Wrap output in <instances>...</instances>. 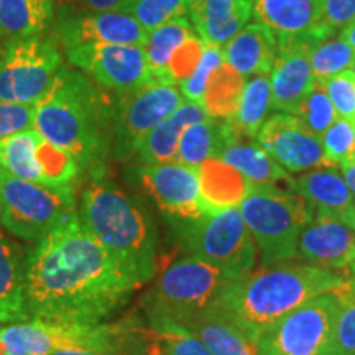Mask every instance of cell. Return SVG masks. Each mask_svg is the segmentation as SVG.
Returning <instances> with one entry per match:
<instances>
[{"mask_svg":"<svg viewBox=\"0 0 355 355\" xmlns=\"http://www.w3.org/2000/svg\"><path fill=\"white\" fill-rule=\"evenodd\" d=\"M68 61L97 86L115 94L133 91L150 81L144 46L135 44H81L69 48Z\"/></svg>","mask_w":355,"mask_h":355,"instance_id":"cell-12","label":"cell"},{"mask_svg":"<svg viewBox=\"0 0 355 355\" xmlns=\"http://www.w3.org/2000/svg\"><path fill=\"white\" fill-rule=\"evenodd\" d=\"M224 61L243 78L270 74L278 56L277 37L268 26L254 21L247 24L222 48Z\"/></svg>","mask_w":355,"mask_h":355,"instance_id":"cell-22","label":"cell"},{"mask_svg":"<svg viewBox=\"0 0 355 355\" xmlns=\"http://www.w3.org/2000/svg\"><path fill=\"white\" fill-rule=\"evenodd\" d=\"M201 198L209 211L241 206L254 186L241 171L212 157L198 168Z\"/></svg>","mask_w":355,"mask_h":355,"instance_id":"cell-26","label":"cell"},{"mask_svg":"<svg viewBox=\"0 0 355 355\" xmlns=\"http://www.w3.org/2000/svg\"><path fill=\"white\" fill-rule=\"evenodd\" d=\"M336 293L339 296V309L331 349L355 355V295L349 290V283L337 288Z\"/></svg>","mask_w":355,"mask_h":355,"instance_id":"cell-40","label":"cell"},{"mask_svg":"<svg viewBox=\"0 0 355 355\" xmlns=\"http://www.w3.org/2000/svg\"><path fill=\"white\" fill-rule=\"evenodd\" d=\"M63 68L55 37H33L7 44L0 58V101L37 105Z\"/></svg>","mask_w":355,"mask_h":355,"instance_id":"cell-9","label":"cell"},{"mask_svg":"<svg viewBox=\"0 0 355 355\" xmlns=\"http://www.w3.org/2000/svg\"><path fill=\"white\" fill-rule=\"evenodd\" d=\"M250 2H252V3H254V0H250Z\"/></svg>","mask_w":355,"mask_h":355,"instance_id":"cell-54","label":"cell"},{"mask_svg":"<svg viewBox=\"0 0 355 355\" xmlns=\"http://www.w3.org/2000/svg\"><path fill=\"white\" fill-rule=\"evenodd\" d=\"M37 105L0 101V140L15 133L33 130Z\"/></svg>","mask_w":355,"mask_h":355,"instance_id":"cell-44","label":"cell"},{"mask_svg":"<svg viewBox=\"0 0 355 355\" xmlns=\"http://www.w3.org/2000/svg\"><path fill=\"white\" fill-rule=\"evenodd\" d=\"M245 83V78L237 69L222 61L211 74L206 92L202 96L201 105L206 114L216 121L232 119L241 104Z\"/></svg>","mask_w":355,"mask_h":355,"instance_id":"cell-31","label":"cell"},{"mask_svg":"<svg viewBox=\"0 0 355 355\" xmlns=\"http://www.w3.org/2000/svg\"><path fill=\"white\" fill-rule=\"evenodd\" d=\"M50 355H109L101 352H89V350H78V349H56Z\"/></svg>","mask_w":355,"mask_h":355,"instance_id":"cell-48","label":"cell"},{"mask_svg":"<svg viewBox=\"0 0 355 355\" xmlns=\"http://www.w3.org/2000/svg\"><path fill=\"white\" fill-rule=\"evenodd\" d=\"M288 184L313 207L314 214H327L343 220L355 206V199L345 183L343 171L337 168H321L290 178Z\"/></svg>","mask_w":355,"mask_h":355,"instance_id":"cell-21","label":"cell"},{"mask_svg":"<svg viewBox=\"0 0 355 355\" xmlns=\"http://www.w3.org/2000/svg\"><path fill=\"white\" fill-rule=\"evenodd\" d=\"M239 211L263 265L296 259L300 235L314 216L303 198L275 186H254Z\"/></svg>","mask_w":355,"mask_h":355,"instance_id":"cell-5","label":"cell"},{"mask_svg":"<svg viewBox=\"0 0 355 355\" xmlns=\"http://www.w3.org/2000/svg\"><path fill=\"white\" fill-rule=\"evenodd\" d=\"M322 150L334 166H343L355 159L354 122L337 117V121L321 135Z\"/></svg>","mask_w":355,"mask_h":355,"instance_id":"cell-39","label":"cell"},{"mask_svg":"<svg viewBox=\"0 0 355 355\" xmlns=\"http://www.w3.org/2000/svg\"><path fill=\"white\" fill-rule=\"evenodd\" d=\"M343 220L345 222V224L349 225L350 229H354V230H355V206L352 207V209H350V211L347 212V214L344 216V219H343Z\"/></svg>","mask_w":355,"mask_h":355,"instance_id":"cell-51","label":"cell"},{"mask_svg":"<svg viewBox=\"0 0 355 355\" xmlns=\"http://www.w3.org/2000/svg\"><path fill=\"white\" fill-rule=\"evenodd\" d=\"M189 0H130L122 12L128 13L146 32L188 13Z\"/></svg>","mask_w":355,"mask_h":355,"instance_id":"cell-37","label":"cell"},{"mask_svg":"<svg viewBox=\"0 0 355 355\" xmlns=\"http://www.w3.org/2000/svg\"><path fill=\"white\" fill-rule=\"evenodd\" d=\"M26 263L20 247L0 230V322H26Z\"/></svg>","mask_w":355,"mask_h":355,"instance_id":"cell-24","label":"cell"},{"mask_svg":"<svg viewBox=\"0 0 355 355\" xmlns=\"http://www.w3.org/2000/svg\"><path fill=\"white\" fill-rule=\"evenodd\" d=\"M337 309L334 290L291 311L261 336L265 355H324L332 347Z\"/></svg>","mask_w":355,"mask_h":355,"instance_id":"cell-11","label":"cell"},{"mask_svg":"<svg viewBox=\"0 0 355 355\" xmlns=\"http://www.w3.org/2000/svg\"><path fill=\"white\" fill-rule=\"evenodd\" d=\"M311 69L318 83L347 71L355 63V51L343 37L329 38L309 51Z\"/></svg>","mask_w":355,"mask_h":355,"instance_id":"cell-36","label":"cell"},{"mask_svg":"<svg viewBox=\"0 0 355 355\" xmlns=\"http://www.w3.org/2000/svg\"><path fill=\"white\" fill-rule=\"evenodd\" d=\"M239 140L241 137L237 135L229 119L216 121V119L207 117L186 127L178 145L175 163L198 170L199 165L207 158L219 157L225 146Z\"/></svg>","mask_w":355,"mask_h":355,"instance_id":"cell-25","label":"cell"},{"mask_svg":"<svg viewBox=\"0 0 355 355\" xmlns=\"http://www.w3.org/2000/svg\"><path fill=\"white\" fill-rule=\"evenodd\" d=\"M35 158H37L43 186L58 193L74 196V184H76L81 166L73 155L42 137L35 150Z\"/></svg>","mask_w":355,"mask_h":355,"instance_id":"cell-33","label":"cell"},{"mask_svg":"<svg viewBox=\"0 0 355 355\" xmlns=\"http://www.w3.org/2000/svg\"><path fill=\"white\" fill-rule=\"evenodd\" d=\"M340 170H343V176H344L345 183H347L350 193H352V196L355 199V159L345 163V165L340 166Z\"/></svg>","mask_w":355,"mask_h":355,"instance_id":"cell-47","label":"cell"},{"mask_svg":"<svg viewBox=\"0 0 355 355\" xmlns=\"http://www.w3.org/2000/svg\"><path fill=\"white\" fill-rule=\"evenodd\" d=\"M114 104L115 96L104 92L84 73L63 66L37 104L33 130L96 175L110 153Z\"/></svg>","mask_w":355,"mask_h":355,"instance_id":"cell-2","label":"cell"},{"mask_svg":"<svg viewBox=\"0 0 355 355\" xmlns=\"http://www.w3.org/2000/svg\"><path fill=\"white\" fill-rule=\"evenodd\" d=\"M144 334L145 355H212L198 336L170 319L150 316Z\"/></svg>","mask_w":355,"mask_h":355,"instance_id":"cell-30","label":"cell"},{"mask_svg":"<svg viewBox=\"0 0 355 355\" xmlns=\"http://www.w3.org/2000/svg\"><path fill=\"white\" fill-rule=\"evenodd\" d=\"M78 217L73 194H63L0 168V224L25 241H42Z\"/></svg>","mask_w":355,"mask_h":355,"instance_id":"cell-7","label":"cell"},{"mask_svg":"<svg viewBox=\"0 0 355 355\" xmlns=\"http://www.w3.org/2000/svg\"><path fill=\"white\" fill-rule=\"evenodd\" d=\"M352 71H354V74H355V63H354V66H352Z\"/></svg>","mask_w":355,"mask_h":355,"instance_id":"cell-53","label":"cell"},{"mask_svg":"<svg viewBox=\"0 0 355 355\" xmlns=\"http://www.w3.org/2000/svg\"><path fill=\"white\" fill-rule=\"evenodd\" d=\"M60 12L122 10L130 0H53Z\"/></svg>","mask_w":355,"mask_h":355,"instance_id":"cell-46","label":"cell"},{"mask_svg":"<svg viewBox=\"0 0 355 355\" xmlns=\"http://www.w3.org/2000/svg\"><path fill=\"white\" fill-rule=\"evenodd\" d=\"M254 17L275 33L278 51H311L332 38L322 24L321 0H254Z\"/></svg>","mask_w":355,"mask_h":355,"instance_id":"cell-15","label":"cell"},{"mask_svg":"<svg viewBox=\"0 0 355 355\" xmlns=\"http://www.w3.org/2000/svg\"><path fill=\"white\" fill-rule=\"evenodd\" d=\"M224 61V55H222V48L214 46V44L206 43V50L199 61L198 68L191 76L180 84V91L183 92L186 101H193L201 104L204 92H206L207 83H209L211 74L214 69Z\"/></svg>","mask_w":355,"mask_h":355,"instance_id":"cell-42","label":"cell"},{"mask_svg":"<svg viewBox=\"0 0 355 355\" xmlns=\"http://www.w3.org/2000/svg\"><path fill=\"white\" fill-rule=\"evenodd\" d=\"M135 175L141 189L171 220H193L211 212L201 198L196 168L180 163L141 165Z\"/></svg>","mask_w":355,"mask_h":355,"instance_id":"cell-14","label":"cell"},{"mask_svg":"<svg viewBox=\"0 0 355 355\" xmlns=\"http://www.w3.org/2000/svg\"><path fill=\"white\" fill-rule=\"evenodd\" d=\"M295 117H298L311 132L321 137L337 121L339 115H337L326 89L321 83L316 81L308 97L301 102Z\"/></svg>","mask_w":355,"mask_h":355,"instance_id":"cell-38","label":"cell"},{"mask_svg":"<svg viewBox=\"0 0 355 355\" xmlns=\"http://www.w3.org/2000/svg\"><path fill=\"white\" fill-rule=\"evenodd\" d=\"M209 115L201 104L193 101H184L183 104L158 123L152 132L146 133L137 150L139 159L144 165H163V163H175L180 139L191 123L201 122Z\"/></svg>","mask_w":355,"mask_h":355,"instance_id":"cell-23","label":"cell"},{"mask_svg":"<svg viewBox=\"0 0 355 355\" xmlns=\"http://www.w3.org/2000/svg\"><path fill=\"white\" fill-rule=\"evenodd\" d=\"M322 24L332 37L355 21V0H321Z\"/></svg>","mask_w":355,"mask_h":355,"instance_id":"cell-45","label":"cell"},{"mask_svg":"<svg viewBox=\"0 0 355 355\" xmlns=\"http://www.w3.org/2000/svg\"><path fill=\"white\" fill-rule=\"evenodd\" d=\"M345 283L347 278L321 266L263 265L230 283L214 309L261 337L291 311Z\"/></svg>","mask_w":355,"mask_h":355,"instance_id":"cell-3","label":"cell"},{"mask_svg":"<svg viewBox=\"0 0 355 355\" xmlns=\"http://www.w3.org/2000/svg\"><path fill=\"white\" fill-rule=\"evenodd\" d=\"M42 135L37 130H25L0 140V168L20 180L42 184V175L35 158V150Z\"/></svg>","mask_w":355,"mask_h":355,"instance_id":"cell-34","label":"cell"},{"mask_svg":"<svg viewBox=\"0 0 355 355\" xmlns=\"http://www.w3.org/2000/svg\"><path fill=\"white\" fill-rule=\"evenodd\" d=\"M178 234L191 255L234 277L254 272L257 247L237 207L217 209L193 220H180Z\"/></svg>","mask_w":355,"mask_h":355,"instance_id":"cell-8","label":"cell"},{"mask_svg":"<svg viewBox=\"0 0 355 355\" xmlns=\"http://www.w3.org/2000/svg\"><path fill=\"white\" fill-rule=\"evenodd\" d=\"M217 158L241 171L252 186H275L278 181H290L291 178L259 144L252 141H234Z\"/></svg>","mask_w":355,"mask_h":355,"instance_id":"cell-28","label":"cell"},{"mask_svg":"<svg viewBox=\"0 0 355 355\" xmlns=\"http://www.w3.org/2000/svg\"><path fill=\"white\" fill-rule=\"evenodd\" d=\"M301 260L326 270H347L355 260V230L344 220L314 214L298 241Z\"/></svg>","mask_w":355,"mask_h":355,"instance_id":"cell-17","label":"cell"},{"mask_svg":"<svg viewBox=\"0 0 355 355\" xmlns=\"http://www.w3.org/2000/svg\"><path fill=\"white\" fill-rule=\"evenodd\" d=\"M339 37H343L345 42L350 44V48L355 51V21L354 24H350L347 28H344L343 32L339 33Z\"/></svg>","mask_w":355,"mask_h":355,"instance_id":"cell-49","label":"cell"},{"mask_svg":"<svg viewBox=\"0 0 355 355\" xmlns=\"http://www.w3.org/2000/svg\"><path fill=\"white\" fill-rule=\"evenodd\" d=\"M146 30L122 10L60 12L55 38L66 50L81 44H135L144 46Z\"/></svg>","mask_w":355,"mask_h":355,"instance_id":"cell-16","label":"cell"},{"mask_svg":"<svg viewBox=\"0 0 355 355\" xmlns=\"http://www.w3.org/2000/svg\"><path fill=\"white\" fill-rule=\"evenodd\" d=\"M206 50V43L196 33L189 35L180 46L176 48L170 58V63L166 68V78L170 84H181L186 81L194 69L198 68L199 61Z\"/></svg>","mask_w":355,"mask_h":355,"instance_id":"cell-41","label":"cell"},{"mask_svg":"<svg viewBox=\"0 0 355 355\" xmlns=\"http://www.w3.org/2000/svg\"><path fill=\"white\" fill-rule=\"evenodd\" d=\"M354 125H355V121H354Z\"/></svg>","mask_w":355,"mask_h":355,"instance_id":"cell-55","label":"cell"},{"mask_svg":"<svg viewBox=\"0 0 355 355\" xmlns=\"http://www.w3.org/2000/svg\"><path fill=\"white\" fill-rule=\"evenodd\" d=\"M79 222L105 250L127 265L144 285L157 272V232L135 199L104 180L83 191Z\"/></svg>","mask_w":355,"mask_h":355,"instance_id":"cell-4","label":"cell"},{"mask_svg":"<svg viewBox=\"0 0 355 355\" xmlns=\"http://www.w3.org/2000/svg\"><path fill=\"white\" fill-rule=\"evenodd\" d=\"M270 110H273L270 74H259L245 83L237 112L229 121L232 122L241 140L257 139L261 125L268 119Z\"/></svg>","mask_w":355,"mask_h":355,"instance_id":"cell-32","label":"cell"},{"mask_svg":"<svg viewBox=\"0 0 355 355\" xmlns=\"http://www.w3.org/2000/svg\"><path fill=\"white\" fill-rule=\"evenodd\" d=\"M257 144L285 171L306 173L321 168H337L324 153L321 137L311 132L291 114L270 115L257 135Z\"/></svg>","mask_w":355,"mask_h":355,"instance_id":"cell-13","label":"cell"},{"mask_svg":"<svg viewBox=\"0 0 355 355\" xmlns=\"http://www.w3.org/2000/svg\"><path fill=\"white\" fill-rule=\"evenodd\" d=\"M189 21L204 43L224 48L250 21V0H189Z\"/></svg>","mask_w":355,"mask_h":355,"instance_id":"cell-18","label":"cell"},{"mask_svg":"<svg viewBox=\"0 0 355 355\" xmlns=\"http://www.w3.org/2000/svg\"><path fill=\"white\" fill-rule=\"evenodd\" d=\"M237 277L199 257L175 261L159 275L150 301V316L165 318L183 326L214 309Z\"/></svg>","mask_w":355,"mask_h":355,"instance_id":"cell-6","label":"cell"},{"mask_svg":"<svg viewBox=\"0 0 355 355\" xmlns=\"http://www.w3.org/2000/svg\"><path fill=\"white\" fill-rule=\"evenodd\" d=\"M316 84L311 69L309 51L282 50L270 73L273 110L295 115Z\"/></svg>","mask_w":355,"mask_h":355,"instance_id":"cell-20","label":"cell"},{"mask_svg":"<svg viewBox=\"0 0 355 355\" xmlns=\"http://www.w3.org/2000/svg\"><path fill=\"white\" fill-rule=\"evenodd\" d=\"M141 282L83 227L79 217L37 242L26 260L30 319L94 324L110 316Z\"/></svg>","mask_w":355,"mask_h":355,"instance_id":"cell-1","label":"cell"},{"mask_svg":"<svg viewBox=\"0 0 355 355\" xmlns=\"http://www.w3.org/2000/svg\"><path fill=\"white\" fill-rule=\"evenodd\" d=\"M324 355H352V354H345V352H340V350H336V349H329Z\"/></svg>","mask_w":355,"mask_h":355,"instance_id":"cell-52","label":"cell"},{"mask_svg":"<svg viewBox=\"0 0 355 355\" xmlns=\"http://www.w3.org/2000/svg\"><path fill=\"white\" fill-rule=\"evenodd\" d=\"M193 33V25L186 17L166 21L146 33L144 51L150 69V81L155 84H170L166 78L170 58L176 48Z\"/></svg>","mask_w":355,"mask_h":355,"instance_id":"cell-29","label":"cell"},{"mask_svg":"<svg viewBox=\"0 0 355 355\" xmlns=\"http://www.w3.org/2000/svg\"><path fill=\"white\" fill-rule=\"evenodd\" d=\"M349 278H347V283H349V290L354 293L355 295V260L350 263L349 266Z\"/></svg>","mask_w":355,"mask_h":355,"instance_id":"cell-50","label":"cell"},{"mask_svg":"<svg viewBox=\"0 0 355 355\" xmlns=\"http://www.w3.org/2000/svg\"><path fill=\"white\" fill-rule=\"evenodd\" d=\"M183 327L198 336L212 355H265L261 337L219 309L207 311L184 322Z\"/></svg>","mask_w":355,"mask_h":355,"instance_id":"cell-19","label":"cell"},{"mask_svg":"<svg viewBox=\"0 0 355 355\" xmlns=\"http://www.w3.org/2000/svg\"><path fill=\"white\" fill-rule=\"evenodd\" d=\"M326 89L327 96L334 105L339 117L345 121H355V74L352 69L343 71L321 83Z\"/></svg>","mask_w":355,"mask_h":355,"instance_id":"cell-43","label":"cell"},{"mask_svg":"<svg viewBox=\"0 0 355 355\" xmlns=\"http://www.w3.org/2000/svg\"><path fill=\"white\" fill-rule=\"evenodd\" d=\"M183 102L175 84L148 83L123 94H115L110 132V153L114 158L133 157L146 133L170 117Z\"/></svg>","mask_w":355,"mask_h":355,"instance_id":"cell-10","label":"cell"},{"mask_svg":"<svg viewBox=\"0 0 355 355\" xmlns=\"http://www.w3.org/2000/svg\"><path fill=\"white\" fill-rule=\"evenodd\" d=\"M53 0H0V35L10 42L40 37L53 19Z\"/></svg>","mask_w":355,"mask_h":355,"instance_id":"cell-27","label":"cell"},{"mask_svg":"<svg viewBox=\"0 0 355 355\" xmlns=\"http://www.w3.org/2000/svg\"><path fill=\"white\" fill-rule=\"evenodd\" d=\"M0 345L6 355H50L56 349L50 322L38 319L0 329Z\"/></svg>","mask_w":355,"mask_h":355,"instance_id":"cell-35","label":"cell"}]
</instances>
